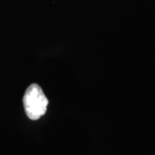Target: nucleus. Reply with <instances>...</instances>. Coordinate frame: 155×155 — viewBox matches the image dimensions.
<instances>
[{"label": "nucleus", "instance_id": "1", "mask_svg": "<svg viewBox=\"0 0 155 155\" xmlns=\"http://www.w3.org/2000/svg\"><path fill=\"white\" fill-rule=\"evenodd\" d=\"M22 102L26 115L34 121L45 115L48 105V99L37 84H32L28 86L24 93Z\"/></svg>", "mask_w": 155, "mask_h": 155}]
</instances>
